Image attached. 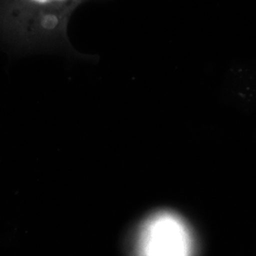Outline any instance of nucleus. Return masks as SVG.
I'll list each match as a JSON object with an SVG mask.
<instances>
[{
    "label": "nucleus",
    "instance_id": "f257e3e1",
    "mask_svg": "<svg viewBox=\"0 0 256 256\" xmlns=\"http://www.w3.org/2000/svg\"><path fill=\"white\" fill-rule=\"evenodd\" d=\"M86 0H18L26 36L41 46H70L68 23Z\"/></svg>",
    "mask_w": 256,
    "mask_h": 256
},
{
    "label": "nucleus",
    "instance_id": "f03ea898",
    "mask_svg": "<svg viewBox=\"0 0 256 256\" xmlns=\"http://www.w3.org/2000/svg\"><path fill=\"white\" fill-rule=\"evenodd\" d=\"M221 101L246 114L256 111V58L232 61L221 86Z\"/></svg>",
    "mask_w": 256,
    "mask_h": 256
},
{
    "label": "nucleus",
    "instance_id": "7ed1b4c3",
    "mask_svg": "<svg viewBox=\"0 0 256 256\" xmlns=\"http://www.w3.org/2000/svg\"><path fill=\"white\" fill-rule=\"evenodd\" d=\"M189 236L182 222L164 214L152 220L142 239L144 256H189Z\"/></svg>",
    "mask_w": 256,
    "mask_h": 256
}]
</instances>
